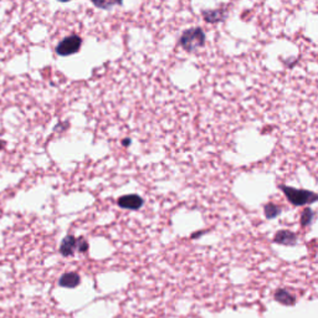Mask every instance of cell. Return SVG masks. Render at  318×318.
Masks as SVG:
<instances>
[{
  "instance_id": "6da1fadb",
  "label": "cell",
  "mask_w": 318,
  "mask_h": 318,
  "mask_svg": "<svg viewBox=\"0 0 318 318\" xmlns=\"http://www.w3.org/2000/svg\"><path fill=\"white\" fill-rule=\"evenodd\" d=\"M282 192L285 193V195L287 197V199L290 200V203L296 207H301V205L311 204V203L317 202L318 195L316 193L310 192V190H302V189H296V188H290L284 185L281 187Z\"/></svg>"
},
{
  "instance_id": "7a4b0ae2",
  "label": "cell",
  "mask_w": 318,
  "mask_h": 318,
  "mask_svg": "<svg viewBox=\"0 0 318 318\" xmlns=\"http://www.w3.org/2000/svg\"><path fill=\"white\" fill-rule=\"evenodd\" d=\"M205 35L200 27H194L183 32L180 37V45L188 52H193L204 45Z\"/></svg>"
},
{
  "instance_id": "3957f363",
  "label": "cell",
  "mask_w": 318,
  "mask_h": 318,
  "mask_svg": "<svg viewBox=\"0 0 318 318\" xmlns=\"http://www.w3.org/2000/svg\"><path fill=\"white\" fill-rule=\"evenodd\" d=\"M82 44V40L79 35H70L65 37L62 41L59 42L56 47V54L60 56H69V55L76 54L80 50Z\"/></svg>"
},
{
  "instance_id": "277c9868",
  "label": "cell",
  "mask_w": 318,
  "mask_h": 318,
  "mask_svg": "<svg viewBox=\"0 0 318 318\" xmlns=\"http://www.w3.org/2000/svg\"><path fill=\"white\" fill-rule=\"evenodd\" d=\"M118 205L122 209L138 210L143 205V199L137 194L123 195L118 199Z\"/></svg>"
},
{
  "instance_id": "5b68a950",
  "label": "cell",
  "mask_w": 318,
  "mask_h": 318,
  "mask_svg": "<svg viewBox=\"0 0 318 318\" xmlns=\"http://www.w3.org/2000/svg\"><path fill=\"white\" fill-rule=\"evenodd\" d=\"M77 241L79 239L75 237L74 235H67L62 239L61 244H60V252L62 256L69 257L74 255V252L77 250Z\"/></svg>"
},
{
  "instance_id": "8992f818",
  "label": "cell",
  "mask_w": 318,
  "mask_h": 318,
  "mask_svg": "<svg viewBox=\"0 0 318 318\" xmlns=\"http://www.w3.org/2000/svg\"><path fill=\"white\" fill-rule=\"evenodd\" d=\"M80 282H81L80 275L74 271L65 272L59 280V285L61 287H65V289H75V287L79 286Z\"/></svg>"
},
{
  "instance_id": "52a82bcc",
  "label": "cell",
  "mask_w": 318,
  "mask_h": 318,
  "mask_svg": "<svg viewBox=\"0 0 318 318\" xmlns=\"http://www.w3.org/2000/svg\"><path fill=\"white\" fill-rule=\"evenodd\" d=\"M275 241L284 245H294L296 242V235L291 231H279L275 236Z\"/></svg>"
},
{
  "instance_id": "ba28073f",
  "label": "cell",
  "mask_w": 318,
  "mask_h": 318,
  "mask_svg": "<svg viewBox=\"0 0 318 318\" xmlns=\"http://www.w3.org/2000/svg\"><path fill=\"white\" fill-rule=\"evenodd\" d=\"M225 11L224 10H208V11L203 12V17L207 20L208 22H216L224 19Z\"/></svg>"
},
{
  "instance_id": "9c48e42d",
  "label": "cell",
  "mask_w": 318,
  "mask_h": 318,
  "mask_svg": "<svg viewBox=\"0 0 318 318\" xmlns=\"http://www.w3.org/2000/svg\"><path fill=\"white\" fill-rule=\"evenodd\" d=\"M276 300L284 305H292L295 302V297L292 296L290 292L286 290H281V291L276 292Z\"/></svg>"
},
{
  "instance_id": "30bf717a",
  "label": "cell",
  "mask_w": 318,
  "mask_h": 318,
  "mask_svg": "<svg viewBox=\"0 0 318 318\" xmlns=\"http://www.w3.org/2000/svg\"><path fill=\"white\" fill-rule=\"evenodd\" d=\"M97 7H101V9H109L113 5H121L123 0H91Z\"/></svg>"
},
{
  "instance_id": "8fae6325",
  "label": "cell",
  "mask_w": 318,
  "mask_h": 318,
  "mask_svg": "<svg viewBox=\"0 0 318 318\" xmlns=\"http://www.w3.org/2000/svg\"><path fill=\"white\" fill-rule=\"evenodd\" d=\"M265 214H266V217H269V219L275 217L276 215L280 214V208L274 204H267L266 207H265Z\"/></svg>"
},
{
  "instance_id": "7c38bea8",
  "label": "cell",
  "mask_w": 318,
  "mask_h": 318,
  "mask_svg": "<svg viewBox=\"0 0 318 318\" xmlns=\"http://www.w3.org/2000/svg\"><path fill=\"white\" fill-rule=\"evenodd\" d=\"M312 220H314V212H312V210L311 209L304 210L301 216V224L305 225V226H307V225L311 224Z\"/></svg>"
},
{
  "instance_id": "4fadbf2b",
  "label": "cell",
  "mask_w": 318,
  "mask_h": 318,
  "mask_svg": "<svg viewBox=\"0 0 318 318\" xmlns=\"http://www.w3.org/2000/svg\"><path fill=\"white\" fill-rule=\"evenodd\" d=\"M87 249H89V242L84 239H80L79 241H77V250L81 252H86Z\"/></svg>"
},
{
  "instance_id": "5bb4252c",
  "label": "cell",
  "mask_w": 318,
  "mask_h": 318,
  "mask_svg": "<svg viewBox=\"0 0 318 318\" xmlns=\"http://www.w3.org/2000/svg\"><path fill=\"white\" fill-rule=\"evenodd\" d=\"M2 147H4V142L0 141V149H2Z\"/></svg>"
},
{
  "instance_id": "9a60e30c",
  "label": "cell",
  "mask_w": 318,
  "mask_h": 318,
  "mask_svg": "<svg viewBox=\"0 0 318 318\" xmlns=\"http://www.w3.org/2000/svg\"><path fill=\"white\" fill-rule=\"evenodd\" d=\"M60 1H62V2H66V1H70V0H60Z\"/></svg>"
}]
</instances>
